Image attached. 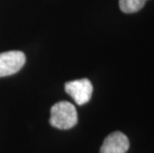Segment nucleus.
I'll return each mask as SVG.
<instances>
[{"mask_svg":"<svg viewBox=\"0 0 154 153\" xmlns=\"http://www.w3.org/2000/svg\"><path fill=\"white\" fill-rule=\"evenodd\" d=\"M26 62L25 54L21 51H9L0 54V78L11 76L19 72Z\"/></svg>","mask_w":154,"mask_h":153,"instance_id":"7ed1b4c3","label":"nucleus"},{"mask_svg":"<svg viewBox=\"0 0 154 153\" xmlns=\"http://www.w3.org/2000/svg\"><path fill=\"white\" fill-rule=\"evenodd\" d=\"M65 90L77 105L83 106L90 102L93 94V84L88 79L71 81L65 84Z\"/></svg>","mask_w":154,"mask_h":153,"instance_id":"f03ea898","label":"nucleus"},{"mask_svg":"<svg viewBox=\"0 0 154 153\" xmlns=\"http://www.w3.org/2000/svg\"><path fill=\"white\" fill-rule=\"evenodd\" d=\"M129 148V140L124 133L112 132L104 139L100 153H125Z\"/></svg>","mask_w":154,"mask_h":153,"instance_id":"20e7f679","label":"nucleus"},{"mask_svg":"<svg viewBox=\"0 0 154 153\" xmlns=\"http://www.w3.org/2000/svg\"><path fill=\"white\" fill-rule=\"evenodd\" d=\"M78 123L76 107L69 102H60L52 106L50 124L58 129H70Z\"/></svg>","mask_w":154,"mask_h":153,"instance_id":"f257e3e1","label":"nucleus"},{"mask_svg":"<svg viewBox=\"0 0 154 153\" xmlns=\"http://www.w3.org/2000/svg\"><path fill=\"white\" fill-rule=\"evenodd\" d=\"M147 0H119V8L124 13H135L143 8Z\"/></svg>","mask_w":154,"mask_h":153,"instance_id":"39448f33","label":"nucleus"}]
</instances>
